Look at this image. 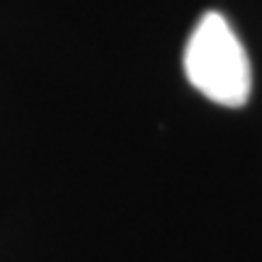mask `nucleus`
Masks as SVG:
<instances>
[{
  "label": "nucleus",
  "instance_id": "1",
  "mask_svg": "<svg viewBox=\"0 0 262 262\" xmlns=\"http://www.w3.org/2000/svg\"><path fill=\"white\" fill-rule=\"evenodd\" d=\"M185 75L199 93L221 107H243L250 97V61L233 27L219 12L196 22L185 47Z\"/></svg>",
  "mask_w": 262,
  "mask_h": 262
}]
</instances>
